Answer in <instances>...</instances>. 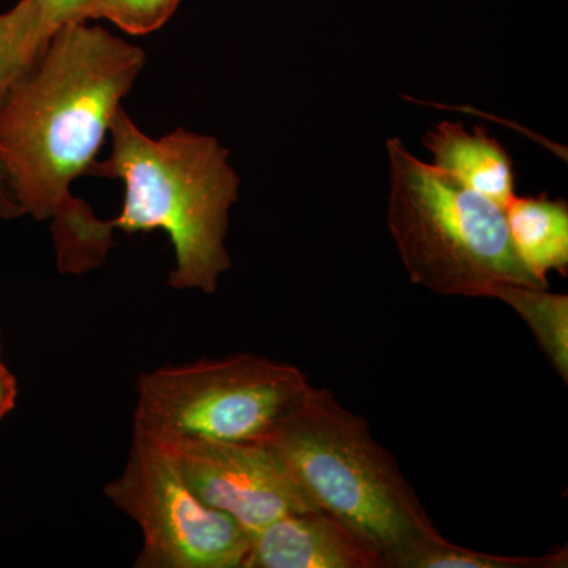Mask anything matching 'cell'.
Wrapping results in <instances>:
<instances>
[{
  "instance_id": "obj_12",
  "label": "cell",
  "mask_w": 568,
  "mask_h": 568,
  "mask_svg": "<svg viewBox=\"0 0 568 568\" xmlns=\"http://www.w3.org/2000/svg\"><path fill=\"white\" fill-rule=\"evenodd\" d=\"M37 0L0 13V108L13 85L39 61L52 37Z\"/></svg>"
},
{
  "instance_id": "obj_7",
  "label": "cell",
  "mask_w": 568,
  "mask_h": 568,
  "mask_svg": "<svg viewBox=\"0 0 568 568\" xmlns=\"http://www.w3.org/2000/svg\"><path fill=\"white\" fill-rule=\"evenodd\" d=\"M149 439L170 455L194 495L233 518L250 537L278 518L316 508L267 443Z\"/></svg>"
},
{
  "instance_id": "obj_17",
  "label": "cell",
  "mask_w": 568,
  "mask_h": 568,
  "mask_svg": "<svg viewBox=\"0 0 568 568\" xmlns=\"http://www.w3.org/2000/svg\"><path fill=\"white\" fill-rule=\"evenodd\" d=\"M24 215L17 196H14L13 189H11L9 178H7L6 170L0 163V219L14 220Z\"/></svg>"
},
{
  "instance_id": "obj_6",
  "label": "cell",
  "mask_w": 568,
  "mask_h": 568,
  "mask_svg": "<svg viewBox=\"0 0 568 568\" xmlns=\"http://www.w3.org/2000/svg\"><path fill=\"white\" fill-rule=\"evenodd\" d=\"M108 499L142 530L138 568H245L252 537L204 504L155 440L133 433L121 476Z\"/></svg>"
},
{
  "instance_id": "obj_13",
  "label": "cell",
  "mask_w": 568,
  "mask_h": 568,
  "mask_svg": "<svg viewBox=\"0 0 568 568\" xmlns=\"http://www.w3.org/2000/svg\"><path fill=\"white\" fill-rule=\"evenodd\" d=\"M567 562V548L541 556L489 555L458 547L436 530L402 552L390 568H566Z\"/></svg>"
},
{
  "instance_id": "obj_5",
  "label": "cell",
  "mask_w": 568,
  "mask_h": 568,
  "mask_svg": "<svg viewBox=\"0 0 568 568\" xmlns=\"http://www.w3.org/2000/svg\"><path fill=\"white\" fill-rule=\"evenodd\" d=\"M297 366L237 354L141 375L134 433L265 443L312 390Z\"/></svg>"
},
{
  "instance_id": "obj_10",
  "label": "cell",
  "mask_w": 568,
  "mask_h": 568,
  "mask_svg": "<svg viewBox=\"0 0 568 568\" xmlns=\"http://www.w3.org/2000/svg\"><path fill=\"white\" fill-rule=\"evenodd\" d=\"M508 233L521 263L541 286L551 272L567 275V201L540 196H515L504 207Z\"/></svg>"
},
{
  "instance_id": "obj_8",
  "label": "cell",
  "mask_w": 568,
  "mask_h": 568,
  "mask_svg": "<svg viewBox=\"0 0 568 568\" xmlns=\"http://www.w3.org/2000/svg\"><path fill=\"white\" fill-rule=\"evenodd\" d=\"M245 568H384V558L345 521L310 508L254 534Z\"/></svg>"
},
{
  "instance_id": "obj_1",
  "label": "cell",
  "mask_w": 568,
  "mask_h": 568,
  "mask_svg": "<svg viewBox=\"0 0 568 568\" xmlns=\"http://www.w3.org/2000/svg\"><path fill=\"white\" fill-rule=\"evenodd\" d=\"M144 63L140 47L100 26L52 33L0 108V163L24 215L55 222L81 203L71 183L95 163Z\"/></svg>"
},
{
  "instance_id": "obj_3",
  "label": "cell",
  "mask_w": 568,
  "mask_h": 568,
  "mask_svg": "<svg viewBox=\"0 0 568 568\" xmlns=\"http://www.w3.org/2000/svg\"><path fill=\"white\" fill-rule=\"evenodd\" d=\"M310 503L368 538L384 568L436 532L413 485L364 418L324 388L312 387L265 440Z\"/></svg>"
},
{
  "instance_id": "obj_14",
  "label": "cell",
  "mask_w": 568,
  "mask_h": 568,
  "mask_svg": "<svg viewBox=\"0 0 568 568\" xmlns=\"http://www.w3.org/2000/svg\"><path fill=\"white\" fill-rule=\"evenodd\" d=\"M179 3L181 0H102L99 20L111 21L132 36H145L163 28Z\"/></svg>"
},
{
  "instance_id": "obj_11",
  "label": "cell",
  "mask_w": 568,
  "mask_h": 568,
  "mask_svg": "<svg viewBox=\"0 0 568 568\" xmlns=\"http://www.w3.org/2000/svg\"><path fill=\"white\" fill-rule=\"evenodd\" d=\"M488 298L504 302L529 325L538 347L568 384V295L549 293L548 287L504 284Z\"/></svg>"
},
{
  "instance_id": "obj_2",
  "label": "cell",
  "mask_w": 568,
  "mask_h": 568,
  "mask_svg": "<svg viewBox=\"0 0 568 568\" xmlns=\"http://www.w3.org/2000/svg\"><path fill=\"white\" fill-rule=\"evenodd\" d=\"M110 133L111 155L95 160L88 171V175L121 181L125 189L121 215L104 222L108 230L164 231L175 253L168 284L215 293L220 276L231 267L224 241L239 196L230 152L215 138L185 129L152 140L122 106Z\"/></svg>"
},
{
  "instance_id": "obj_4",
  "label": "cell",
  "mask_w": 568,
  "mask_h": 568,
  "mask_svg": "<svg viewBox=\"0 0 568 568\" xmlns=\"http://www.w3.org/2000/svg\"><path fill=\"white\" fill-rule=\"evenodd\" d=\"M387 226L413 283L440 295L489 297L504 284L541 286L521 263L506 212L387 141Z\"/></svg>"
},
{
  "instance_id": "obj_16",
  "label": "cell",
  "mask_w": 568,
  "mask_h": 568,
  "mask_svg": "<svg viewBox=\"0 0 568 568\" xmlns=\"http://www.w3.org/2000/svg\"><path fill=\"white\" fill-rule=\"evenodd\" d=\"M17 399V377L10 372L9 366L3 364L2 357H0V422L14 409Z\"/></svg>"
},
{
  "instance_id": "obj_15",
  "label": "cell",
  "mask_w": 568,
  "mask_h": 568,
  "mask_svg": "<svg viewBox=\"0 0 568 568\" xmlns=\"http://www.w3.org/2000/svg\"><path fill=\"white\" fill-rule=\"evenodd\" d=\"M44 20L55 32L71 22H89L99 20L102 0H37Z\"/></svg>"
},
{
  "instance_id": "obj_9",
  "label": "cell",
  "mask_w": 568,
  "mask_h": 568,
  "mask_svg": "<svg viewBox=\"0 0 568 568\" xmlns=\"http://www.w3.org/2000/svg\"><path fill=\"white\" fill-rule=\"evenodd\" d=\"M422 144L432 166L470 192L506 207L517 196V175L510 153L487 130H467L459 122H439Z\"/></svg>"
}]
</instances>
